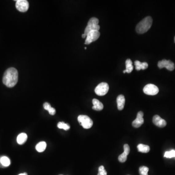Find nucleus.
<instances>
[{"label":"nucleus","mask_w":175,"mask_h":175,"mask_svg":"<svg viewBox=\"0 0 175 175\" xmlns=\"http://www.w3.org/2000/svg\"><path fill=\"white\" fill-rule=\"evenodd\" d=\"M18 81V72L15 68H8L4 73L2 82L6 86L12 88L16 85Z\"/></svg>","instance_id":"obj_1"},{"label":"nucleus","mask_w":175,"mask_h":175,"mask_svg":"<svg viewBox=\"0 0 175 175\" xmlns=\"http://www.w3.org/2000/svg\"><path fill=\"white\" fill-rule=\"evenodd\" d=\"M153 20L151 17L147 16L138 23L136 27V31L138 34L146 33L151 27Z\"/></svg>","instance_id":"obj_2"},{"label":"nucleus","mask_w":175,"mask_h":175,"mask_svg":"<svg viewBox=\"0 0 175 175\" xmlns=\"http://www.w3.org/2000/svg\"><path fill=\"white\" fill-rule=\"evenodd\" d=\"M99 20L95 17H92L88 22L87 26L84 31V34L87 35L90 31L93 30L99 31L100 26L98 25Z\"/></svg>","instance_id":"obj_3"},{"label":"nucleus","mask_w":175,"mask_h":175,"mask_svg":"<svg viewBox=\"0 0 175 175\" xmlns=\"http://www.w3.org/2000/svg\"><path fill=\"white\" fill-rule=\"evenodd\" d=\"M78 122L81 126L85 129L91 128L93 125V121L89 116L85 115H80L77 118Z\"/></svg>","instance_id":"obj_4"},{"label":"nucleus","mask_w":175,"mask_h":175,"mask_svg":"<svg viewBox=\"0 0 175 175\" xmlns=\"http://www.w3.org/2000/svg\"><path fill=\"white\" fill-rule=\"evenodd\" d=\"M109 90V86L107 83L102 82L98 84L95 89V92L99 96H104L106 95Z\"/></svg>","instance_id":"obj_5"},{"label":"nucleus","mask_w":175,"mask_h":175,"mask_svg":"<svg viewBox=\"0 0 175 175\" xmlns=\"http://www.w3.org/2000/svg\"><path fill=\"white\" fill-rule=\"evenodd\" d=\"M100 35V33L99 31L93 30L90 31L87 35L86 39L85 44L89 45L91 42H94L99 38Z\"/></svg>","instance_id":"obj_6"},{"label":"nucleus","mask_w":175,"mask_h":175,"mask_svg":"<svg viewBox=\"0 0 175 175\" xmlns=\"http://www.w3.org/2000/svg\"><path fill=\"white\" fill-rule=\"evenodd\" d=\"M144 93L149 95H155L159 92V88L154 84H149L145 86L143 89Z\"/></svg>","instance_id":"obj_7"},{"label":"nucleus","mask_w":175,"mask_h":175,"mask_svg":"<svg viewBox=\"0 0 175 175\" xmlns=\"http://www.w3.org/2000/svg\"><path fill=\"white\" fill-rule=\"evenodd\" d=\"M158 66L160 69L166 68L169 71H173L175 69V64L170 60H162L159 61L158 63Z\"/></svg>","instance_id":"obj_8"},{"label":"nucleus","mask_w":175,"mask_h":175,"mask_svg":"<svg viewBox=\"0 0 175 175\" xmlns=\"http://www.w3.org/2000/svg\"><path fill=\"white\" fill-rule=\"evenodd\" d=\"M16 7L18 10L21 12H25L28 10L29 7V2L26 0L16 1Z\"/></svg>","instance_id":"obj_9"},{"label":"nucleus","mask_w":175,"mask_h":175,"mask_svg":"<svg viewBox=\"0 0 175 175\" xmlns=\"http://www.w3.org/2000/svg\"><path fill=\"white\" fill-rule=\"evenodd\" d=\"M143 116H144V113L142 111H140L138 112L136 118L135 120L133 121L132 123V126L134 127L138 128L144 124V119Z\"/></svg>","instance_id":"obj_10"},{"label":"nucleus","mask_w":175,"mask_h":175,"mask_svg":"<svg viewBox=\"0 0 175 175\" xmlns=\"http://www.w3.org/2000/svg\"><path fill=\"white\" fill-rule=\"evenodd\" d=\"M153 122L154 125L159 127H165L167 124L166 121L162 119L158 115L154 116L153 118Z\"/></svg>","instance_id":"obj_11"},{"label":"nucleus","mask_w":175,"mask_h":175,"mask_svg":"<svg viewBox=\"0 0 175 175\" xmlns=\"http://www.w3.org/2000/svg\"><path fill=\"white\" fill-rule=\"evenodd\" d=\"M124 152L118 157V160L121 162H125L127 160V156L130 152V146L127 144H125L124 146Z\"/></svg>","instance_id":"obj_12"},{"label":"nucleus","mask_w":175,"mask_h":175,"mask_svg":"<svg viewBox=\"0 0 175 175\" xmlns=\"http://www.w3.org/2000/svg\"><path fill=\"white\" fill-rule=\"evenodd\" d=\"M117 107L119 111H122L124 109L125 104V98L123 95H119L116 99Z\"/></svg>","instance_id":"obj_13"},{"label":"nucleus","mask_w":175,"mask_h":175,"mask_svg":"<svg viewBox=\"0 0 175 175\" xmlns=\"http://www.w3.org/2000/svg\"><path fill=\"white\" fill-rule=\"evenodd\" d=\"M92 104L93 105L92 107V109L95 111H100L104 108L103 104L97 99H93L92 100Z\"/></svg>","instance_id":"obj_14"},{"label":"nucleus","mask_w":175,"mask_h":175,"mask_svg":"<svg viewBox=\"0 0 175 175\" xmlns=\"http://www.w3.org/2000/svg\"><path fill=\"white\" fill-rule=\"evenodd\" d=\"M134 65L135 66L136 70L140 71V70H145L148 68V64L147 62H141L138 60H136L134 62Z\"/></svg>","instance_id":"obj_15"},{"label":"nucleus","mask_w":175,"mask_h":175,"mask_svg":"<svg viewBox=\"0 0 175 175\" xmlns=\"http://www.w3.org/2000/svg\"><path fill=\"white\" fill-rule=\"evenodd\" d=\"M27 134L25 133H21L18 136L17 141L19 145H23L25 144L27 140Z\"/></svg>","instance_id":"obj_16"},{"label":"nucleus","mask_w":175,"mask_h":175,"mask_svg":"<svg viewBox=\"0 0 175 175\" xmlns=\"http://www.w3.org/2000/svg\"><path fill=\"white\" fill-rule=\"evenodd\" d=\"M137 149L138 151L142 153H146L149 152L150 151V147L147 145L144 144H139L137 146Z\"/></svg>","instance_id":"obj_17"},{"label":"nucleus","mask_w":175,"mask_h":175,"mask_svg":"<svg viewBox=\"0 0 175 175\" xmlns=\"http://www.w3.org/2000/svg\"><path fill=\"white\" fill-rule=\"evenodd\" d=\"M0 163L4 167H8L10 165V160L7 157L2 156L0 158Z\"/></svg>","instance_id":"obj_18"},{"label":"nucleus","mask_w":175,"mask_h":175,"mask_svg":"<svg viewBox=\"0 0 175 175\" xmlns=\"http://www.w3.org/2000/svg\"><path fill=\"white\" fill-rule=\"evenodd\" d=\"M47 144L45 142H41L36 146V149L39 152H42L45 150Z\"/></svg>","instance_id":"obj_19"},{"label":"nucleus","mask_w":175,"mask_h":175,"mask_svg":"<svg viewBox=\"0 0 175 175\" xmlns=\"http://www.w3.org/2000/svg\"><path fill=\"white\" fill-rule=\"evenodd\" d=\"M126 69L125 70L127 73H130L133 71V66L132 61L130 59H127L126 61Z\"/></svg>","instance_id":"obj_20"},{"label":"nucleus","mask_w":175,"mask_h":175,"mask_svg":"<svg viewBox=\"0 0 175 175\" xmlns=\"http://www.w3.org/2000/svg\"><path fill=\"white\" fill-rule=\"evenodd\" d=\"M57 127L60 129H63L65 130H68L70 128V126L68 124L64 122H59L57 124Z\"/></svg>","instance_id":"obj_21"},{"label":"nucleus","mask_w":175,"mask_h":175,"mask_svg":"<svg viewBox=\"0 0 175 175\" xmlns=\"http://www.w3.org/2000/svg\"><path fill=\"white\" fill-rule=\"evenodd\" d=\"M149 168L145 166H142L139 168V173L140 175H148Z\"/></svg>","instance_id":"obj_22"},{"label":"nucleus","mask_w":175,"mask_h":175,"mask_svg":"<svg viewBox=\"0 0 175 175\" xmlns=\"http://www.w3.org/2000/svg\"><path fill=\"white\" fill-rule=\"evenodd\" d=\"M164 157L166 158H169V159H171L172 158H175V150H172L169 151H166L164 155Z\"/></svg>","instance_id":"obj_23"},{"label":"nucleus","mask_w":175,"mask_h":175,"mask_svg":"<svg viewBox=\"0 0 175 175\" xmlns=\"http://www.w3.org/2000/svg\"><path fill=\"white\" fill-rule=\"evenodd\" d=\"M97 175H107V172L103 165H101L98 168V173Z\"/></svg>","instance_id":"obj_24"},{"label":"nucleus","mask_w":175,"mask_h":175,"mask_svg":"<svg viewBox=\"0 0 175 175\" xmlns=\"http://www.w3.org/2000/svg\"><path fill=\"white\" fill-rule=\"evenodd\" d=\"M43 107H44V109H45V110L48 111L52 107L51 106L50 104L47 103V102H46V103L43 104Z\"/></svg>","instance_id":"obj_25"},{"label":"nucleus","mask_w":175,"mask_h":175,"mask_svg":"<svg viewBox=\"0 0 175 175\" xmlns=\"http://www.w3.org/2000/svg\"><path fill=\"white\" fill-rule=\"evenodd\" d=\"M49 114L51 115H54L56 113V110L54 109V107H52L50 110L48 111Z\"/></svg>","instance_id":"obj_26"},{"label":"nucleus","mask_w":175,"mask_h":175,"mask_svg":"<svg viewBox=\"0 0 175 175\" xmlns=\"http://www.w3.org/2000/svg\"><path fill=\"white\" fill-rule=\"evenodd\" d=\"M87 36L85 35V34H83V35H82V37H83V38H85Z\"/></svg>","instance_id":"obj_27"},{"label":"nucleus","mask_w":175,"mask_h":175,"mask_svg":"<svg viewBox=\"0 0 175 175\" xmlns=\"http://www.w3.org/2000/svg\"><path fill=\"white\" fill-rule=\"evenodd\" d=\"M27 175V174L26 173H21V174H19V175Z\"/></svg>","instance_id":"obj_28"},{"label":"nucleus","mask_w":175,"mask_h":175,"mask_svg":"<svg viewBox=\"0 0 175 175\" xmlns=\"http://www.w3.org/2000/svg\"><path fill=\"white\" fill-rule=\"evenodd\" d=\"M85 50H86L87 47H85Z\"/></svg>","instance_id":"obj_29"},{"label":"nucleus","mask_w":175,"mask_h":175,"mask_svg":"<svg viewBox=\"0 0 175 175\" xmlns=\"http://www.w3.org/2000/svg\"><path fill=\"white\" fill-rule=\"evenodd\" d=\"M174 41H175V38H174Z\"/></svg>","instance_id":"obj_30"},{"label":"nucleus","mask_w":175,"mask_h":175,"mask_svg":"<svg viewBox=\"0 0 175 175\" xmlns=\"http://www.w3.org/2000/svg\"></svg>","instance_id":"obj_31"}]
</instances>
